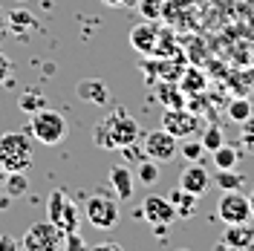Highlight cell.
Instances as JSON below:
<instances>
[{
	"mask_svg": "<svg viewBox=\"0 0 254 251\" xmlns=\"http://www.w3.org/2000/svg\"><path fill=\"white\" fill-rule=\"evenodd\" d=\"M142 136L139 122L125 110V107H113L107 116H101L93 127V144L101 150H119L130 147L133 141Z\"/></svg>",
	"mask_w": 254,
	"mask_h": 251,
	"instance_id": "cell-1",
	"label": "cell"
},
{
	"mask_svg": "<svg viewBox=\"0 0 254 251\" xmlns=\"http://www.w3.org/2000/svg\"><path fill=\"white\" fill-rule=\"evenodd\" d=\"M32 141L26 133H3L0 136V168L9 173V171H29L32 168Z\"/></svg>",
	"mask_w": 254,
	"mask_h": 251,
	"instance_id": "cell-2",
	"label": "cell"
},
{
	"mask_svg": "<svg viewBox=\"0 0 254 251\" xmlns=\"http://www.w3.org/2000/svg\"><path fill=\"white\" fill-rule=\"evenodd\" d=\"M29 130L32 136L41 141V144H61L66 139V133H69V125H66V119H64V113L52 110V107H44V110L32 113V122H29Z\"/></svg>",
	"mask_w": 254,
	"mask_h": 251,
	"instance_id": "cell-3",
	"label": "cell"
},
{
	"mask_svg": "<svg viewBox=\"0 0 254 251\" xmlns=\"http://www.w3.org/2000/svg\"><path fill=\"white\" fill-rule=\"evenodd\" d=\"M84 217L90 220L93 228L98 231H113L116 225H119V217H122V211H119V202L107 196V193H95L87 199L84 205Z\"/></svg>",
	"mask_w": 254,
	"mask_h": 251,
	"instance_id": "cell-4",
	"label": "cell"
},
{
	"mask_svg": "<svg viewBox=\"0 0 254 251\" xmlns=\"http://www.w3.org/2000/svg\"><path fill=\"white\" fill-rule=\"evenodd\" d=\"M20 243H23V249H29V251H55V249H64L66 234H64L55 222L47 220V222L29 225V231H26V237Z\"/></svg>",
	"mask_w": 254,
	"mask_h": 251,
	"instance_id": "cell-5",
	"label": "cell"
},
{
	"mask_svg": "<svg viewBox=\"0 0 254 251\" xmlns=\"http://www.w3.org/2000/svg\"><path fill=\"white\" fill-rule=\"evenodd\" d=\"M176 153H179V139H176L174 133H168L165 127L144 133V156L147 159L165 165V162H174Z\"/></svg>",
	"mask_w": 254,
	"mask_h": 251,
	"instance_id": "cell-6",
	"label": "cell"
},
{
	"mask_svg": "<svg viewBox=\"0 0 254 251\" xmlns=\"http://www.w3.org/2000/svg\"><path fill=\"white\" fill-rule=\"evenodd\" d=\"M217 217H220L225 225L249 222V220H252V205H249V196H243L240 190H222L220 202H217Z\"/></svg>",
	"mask_w": 254,
	"mask_h": 251,
	"instance_id": "cell-7",
	"label": "cell"
},
{
	"mask_svg": "<svg viewBox=\"0 0 254 251\" xmlns=\"http://www.w3.org/2000/svg\"><path fill=\"white\" fill-rule=\"evenodd\" d=\"M162 127L168 133H174L176 139H188V136H196L199 133V116H193L188 110H179V107H171V110L162 113Z\"/></svg>",
	"mask_w": 254,
	"mask_h": 251,
	"instance_id": "cell-8",
	"label": "cell"
},
{
	"mask_svg": "<svg viewBox=\"0 0 254 251\" xmlns=\"http://www.w3.org/2000/svg\"><path fill=\"white\" fill-rule=\"evenodd\" d=\"M139 214H142V217L150 222V225H156L159 231H162L165 225H171V222L176 220L174 205L168 202L165 196H156V193L144 196V202H142V208H139Z\"/></svg>",
	"mask_w": 254,
	"mask_h": 251,
	"instance_id": "cell-9",
	"label": "cell"
},
{
	"mask_svg": "<svg viewBox=\"0 0 254 251\" xmlns=\"http://www.w3.org/2000/svg\"><path fill=\"white\" fill-rule=\"evenodd\" d=\"M179 188L193 193V196H202L208 188H211V173L199 165V162H188L182 173H179Z\"/></svg>",
	"mask_w": 254,
	"mask_h": 251,
	"instance_id": "cell-10",
	"label": "cell"
},
{
	"mask_svg": "<svg viewBox=\"0 0 254 251\" xmlns=\"http://www.w3.org/2000/svg\"><path fill=\"white\" fill-rule=\"evenodd\" d=\"M220 249H234V251H243V249H254V228L252 222H234L228 225L220 237Z\"/></svg>",
	"mask_w": 254,
	"mask_h": 251,
	"instance_id": "cell-11",
	"label": "cell"
},
{
	"mask_svg": "<svg viewBox=\"0 0 254 251\" xmlns=\"http://www.w3.org/2000/svg\"><path fill=\"white\" fill-rule=\"evenodd\" d=\"M156 44H159V35H156V26L153 20H142L130 29V47L142 55H153L156 52Z\"/></svg>",
	"mask_w": 254,
	"mask_h": 251,
	"instance_id": "cell-12",
	"label": "cell"
},
{
	"mask_svg": "<svg viewBox=\"0 0 254 251\" xmlns=\"http://www.w3.org/2000/svg\"><path fill=\"white\" fill-rule=\"evenodd\" d=\"M75 95L87 104H107L110 101V90L101 78H84L75 84Z\"/></svg>",
	"mask_w": 254,
	"mask_h": 251,
	"instance_id": "cell-13",
	"label": "cell"
},
{
	"mask_svg": "<svg viewBox=\"0 0 254 251\" xmlns=\"http://www.w3.org/2000/svg\"><path fill=\"white\" fill-rule=\"evenodd\" d=\"M110 185H113V190H116V196L125 202V199L133 196V173L127 171L125 165H113L110 168Z\"/></svg>",
	"mask_w": 254,
	"mask_h": 251,
	"instance_id": "cell-14",
	"label": "cell"
},
{
	"mask_svg": "<svg viewBox=\"0 0 254 251\" xmlns=\"http://www.w3.org/2000/svg\"><path fill=\"white\" fill-rule=\"evenodd\" d=\"M196 199H199V196H193V193H188V190H182L179 185H176V190H171V196H168V202L174 205L176 217H190V214L196 211Z\"/></svg>",
	"mask_w": 254,
	"mask_h": 251,
	"instance_id": "cell-15",
	"label": "cell"
},
{
	"mask_svg": "<svg viewBox=\"0 0 254 251\" xmlns=\"http://www.w3.org/2000/svg\"><path fill=\"white\" fill-rule=\"evenodd\" d=\"M252 113H254V104L249 101V95H237V98H234V101L228 104V113H225V116H228L231 122L243 125V122H246V119H249Z\"/></svg>",
	"mask_w": 254,
	"mask_h": 251,
	"instance_id": "cell-16",
	"label": "cell"
},
{
	"mask_svg": "<svg viewBox=\"0 0 254 251\" xmlns=\"http://www.w3.org/2000/svg\"><path fill=\"white\" fill-rule=\"evenodd\" d=\"M214 185H220L222 190H240L243 176L237 173V168H217V173H214Z\"/></svg>",
	"mask_w": 254,
	"mask_h": 251,
	"instance_id": "cell-17",
	"label": "cell"
},
{
	"mask_svg": "<svg viewBox=\"0 0 254 251\" xmlns=\"http://www.w3.org/2000/svg\"><path fill=\"white\" fill-rule=\"evenodd\" d=\"M3 188H6L9 196H23L29 190V179L23 176V171H9L6 179H3Z\"/></svg>",
	"mask_w": 254,
	"mask_h": 251,
	"instance_id": "cell-18",
	"label": "cell"
},
{
	"mask_svg": "<svg viewBox=\"0 0 254 251\" xmlns=\"http://www.w3.org/2000/svg\"><path fill=\"white\" fill-rule=\"evenodd\" d=\"M214 165L217 168H237L240 165V150L231 147V144H220L214 150Z\"/></svg>",
	"mask_w": 254,
	"mask_h": 251,
	"instance_id": "cell-19",
	"label": "cell"
},
{
	"mask_svg": "<svg viewBox=\"0 0 254 251\" xmlns=\"http://www.w3.org/2000/svg\"><path fill=\"white\" fill-rule=\"evenodd\" d=\"M17 104H20V110L23 113H38V110L47 107V98H44L41 90H26V93L17 98Z\"/></svg>",
	"mask_w": 254,
	"mask_h": 251,
	"instance_id": "cell-20",
	"label": "cell"
},
{
	"mask_svg": "<svg viewBox=\"0 0 254 251\" xmlns=\"http://www.w3.org/2000/svg\"><path fill=\"white\" fill-rule=\"evenodd\" d=\"M136 176H139V182L147 185V188H150V185H156V182H159V162H153V159H142Z\"/></svg>",
	"mask_w": 254,
	"mask_h": 251,
	"instance_id": "cell-21",
	"label": "cell"
},
{
	"mask_svg": "<svg viewBox=\"0 0 254 251\" xmlns=\"http://www.w3.org/2000/svg\"><path fill=\"white\" fill-rule=\"evenodd\" d=\"M199 141H202V147H205V150H211V153H214L220 144H225V133H222V127L211 125V127H205V130H202Z\"/></svg>",
	"mask_w": 254,
	"mask_h": 251,
	"instance_id": "cell-22",
	"label": "cell"
},
{
	"mask_svg": "<svg viewBox=\"0 0 254 251\" xmlns=\"http://www.w3.org/2000/svg\"><path fill=\"white\" fill-rule=\"evenodd\" d=\"M182 90H185V93H202V90H205L202 72H199V69H188L185 78H182Z\"/></svg>",
	"mask_w": 254,
	"mask_h": 251,
	"instance_id": "cell-23",
	"label": "cell"
},
{
	"mask_svg": "<svg viewBox=\"0 0 254 251\" xmlns=\"http://www.w3.org/2000/svg\"><path fill=\"white\" fill-rule=\"evenodd\" d=\"M165 0H139V12L144 15V20H159L165 15Z\"/></svg>",
	"mask_w": 254,
	"mask_h": 251,
	"instance_id": "cell-24",
	"label": "cell"
},
{
	"mask_svg": "<svg viewBox=\"0 0 254 251\" xmlns=\"http://www.w3.org/2000/svg\"><path fill=\"white\" fill-rule=\"evenodd\" d=\"M179 153L188 159V162H196V159L205 153V147H202V141H199V139H190V136H188V139L179 144Z\"/></svg>",
	"mask_w": 254,
	"mask_h": 251,
	"instance_id": "cell-25",
	"label": "cell"
},
{
	"mask_svg": "<svg viewBox=\"0 0 254 251\" xmlns=\"http://www.w3.org/2000/svg\"><path fill=\"white\" fill-rule=\"evenodd\" d=\"M243 125H246L243 127V144H246L249 150H254V113L243 122Z\"/></svg>",
	"mask_w": 254,
	"mask_h": 251,
	"instance_id": "cell-26",
	"label": "cell"
},
{
	"mask_svg": "<svg viewBox=\"0 0 254 251\" xmlns=\"http://www.w3.org/2000/svg\"><path fill=\"white\" fill-rule=\"evenodd\" d=\"M9 78H12V58L6 52H0V84H6Z\"/></svg>",
	"mask_w": 254,
	"mask_h": 251,
	"instance_id": "cell-27",
	"label": "cell"
},
{
	"mask_svg": "<svg viewBox=\"0 0 254 251\" xmlns=\"http://www.w3.org/2000/svg\"><path fill=\"white\" fill-rule=\"evenodd\" d=\"M15 249H23V243L9 234H0V251H15Z\"/></svg>",
	"mask_w": 254,
	"mask_h": 251,
	"instance_id": "cell-28",
	"label": "cell"
},
{
	"mask_svg": "<svg viewBox=\"0 0 254 251\" xmlns=\"http://www.w3.org/2000/svg\"><path fill=\"white\" fill-rule=\"evenodd\" d=\"M6 26H9V17H6V15H3V12H0V35L6 32Z\"/></svg>",
	"mask_w": 254,
	"mask_h": 251,
	"instance_id": "cell-29",
	"label": "cell"
},
{
	"mask_svg": "<svg viewBox=\"0 0 254 251\" xmlns=\"http://www.w3.org/2000/svg\"><path fill=\"white\" fill-rule=\"evenodd\" d=\"M101 3H107V6H125L127 0H101Z\"/></svg>",
	"mask_w": 254,
	"mask_h": 251,
	"instance_id": "cell-30",
	"label": "cell"
},
{
	"mask_svg": "<svg viewBox=\"0 0 254 251\" xmlns=\"http://www.w3.org/2000/svg\"><path fill=\"white\" fill-rule=\"evenodd\" d=\"M249 205H252V217H254V190H252V196H249Z\"/></svg>",
	"mask_w": 254,
	"mask_h": 251,
	"instance_id": "cell-31",
	"label": "cell"
}]
</instances>
